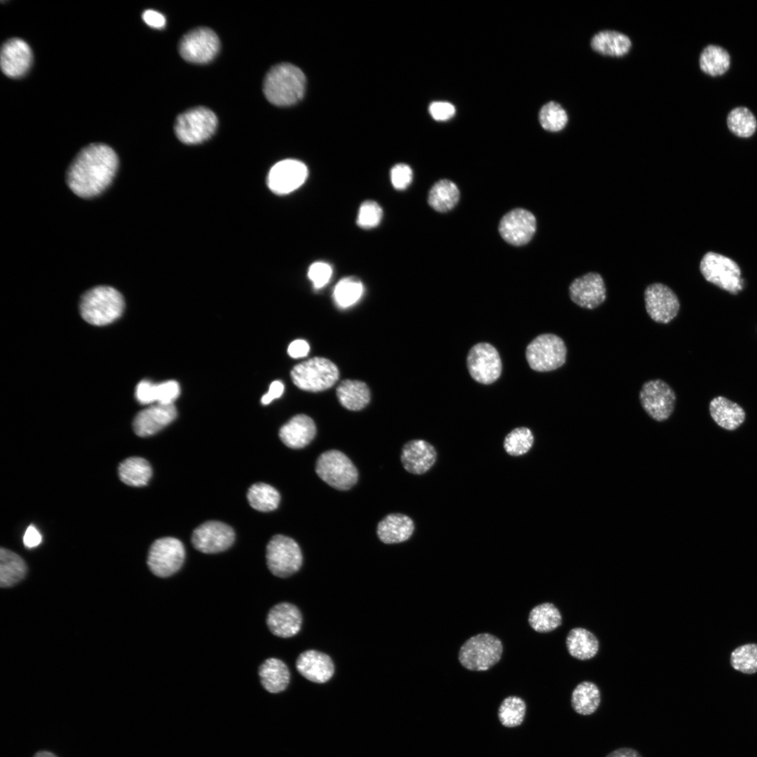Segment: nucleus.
<instances>
[{"instance_id":"nucleus-1","label":"nucleus","mask_w":757,"mask_h":757,"mask_svg":"<svg viewBox=\"0 0 757 757\" xmlns=\"http://www.w3.org/2000/svg\"><path fill=\"white\" fill-rule=\"evenodd\" d=\"M118 166L116 152L102 143L83 148L67 172V183L76 196L89 198L102 193L111 183Z\"/></svg>"},{"instance_id":"nucleus-2","label":"nucleus","mask_w":757,"mask_h":757,"mask_svg":"<svg viewBox=\"0 0 757 757\" xmlns=\"http://www.w3.org/2000/svg\"><path fill=\"white\" fill-rule=\"evenodd\" d=\"M306 77L302 71L290 63L273 66L266 74L263 92L271 103L277 106H289L304 96Z\"/></svg>"},{"instance_id":"nucleus-3","label":"nucleus","mask_w":757,"mask_h":757,"mask_svg":"<svg viewBox=\"0 0 757 757\" xmlns=\"http://www.w3.org/2000/svg\"><path fill=\"white\" fill-rule=\"evenodd\" d=\"M125 303L121 294L112 287L97 286L81 296L80 313L88 323L102 326L118 318L124 309Z\"/></svg>"},{"instance_id":"nucleus-4","label":"nucleus","mask_w":757,"mask_h":757,"mask_svg":"<svg viewBox=\"0 0 757 757\" xmlns=\"http://www.w3.org/2000/svg\"><path fill=\"white\" fill-rule=\"evenodd\" d=\"M503 650L501 641L489 633L469 638L458 652L461 664L470 671H486L499 662Z\"/></svg>"},{"instance_id":"nucleus-5","label":"nucleus","mask_w":757,"mask_h":757,"mask_svg":"<svg viewBox=\"0 0 757 757\" xmlns=\"http://www.w3.org/2000/svg\"><path fill=\"white\" fill-rule=\"evenodd\" d=\"M339 371L331 360L315 357L295 365L291 378L299 388L308 392H320L332 387L338 381Z\"/></svg>"},{"instance_id":"nucleus-6","label":"nucleus","mask_w":757,"mask_h":757,"mask_svg":"<svg viewBox=\"0 0 757 757\" xmlns=\"http://www.w3.org/2000/svg\"><path fill=\"white\" fill-rule=\"evenodd\" d=\"M315 472L326 484L339 491L352 488L358 479V472L350 458L343 452L331 449L322 453L315 463Z\"/></svg>"},{"instance_id":"nucleus-7","label":"nucleus","mask_w":757,"mask_h":757,"mask_svg":"<svg viewBox=\"0 0 757 757\" xmlns=\"http://www.w3.org/2000/svg\"><path fill=\"white\" fill-rule=\"evenodd\" d=\"M567 349L559 336L547 333L538 335L527 346L526 358L530 367L536 371L557 369L564 364Z\"/></svg>"},{"instance_id":"nucleus-8","label":"nucleus","mask_w":757,"mask_h":757,"mask_svg":"<svg viewBox=\"0 0 757 757\" xmlns=\"http://www.w3.org/2000/svg\"><path fill=\"white\" fill-rule=\"evenodd\" d=\"M217 124V118L212 111L198 107L179 114L176 118L174 130L182 142L196 144L210 138L216 131Z\"/></svg>"},{"instance_id":"nucleus-9","label":"nucleus","mask_w":757,"mask_h":757,"mask_svg":"<svg viewBox=\"0 0 757 757\" xmlns=\"http://www.w3.org/2000/svg\"><path fill=\"white\" fill-rule=\"evenodd\" d=\"M268 568L274 575L287 578L296 573L302 566L301 548L292 538L278 534L271 538L266 546Z\"/></svg>"},{"instance_id":"nucleus-10","label":"nucleus","mask_w":757,"mask_h":757,"mask_svg":"<svg viewBox=\"0 0 757 757\" xmlns=\"http://www.w3.org/2000/svg\"><path fill=\"white\" fill-rule=\"evenodd\" d=\"M700 269L706 280L732 294H737L744 287L737 264L722 254L714 252L706 253L700 261Z\"/></svg>"},{"instance_id":"nucleus-11","label":"nucleus","mask_w":757,"mask_h":757,"mask_svg":"<svg viewBox=\"0 0 757 757\" xmlns=\"http://www.w3.org/2000/svg\"><path fill=\"white\" fill-rule=\"evenodd\" d=\"M185 559V550L182 543L172 537L161 538L151 545L147 564L150 571L156 576L166 578L177 572Z\"/></svg>"},{"instance_id":"nucleus-12","label":"nucleus","mask_w":757,"mask_h":757,"mask_svg":"<svg viewBox=\"0 0 757 757\" xmlns=\"http://www.w3.org/2000/svg\"><path fill=\"white\" fill-rule=\"evenodd\" d=\"M639 397L643 410L656 421L667 420L674 410L676 394L671 387L662 379L645 382Z\"/></svg>"},{"instance_id":"nucleus-13","label":"nucleus","mask_w":757,"mask_h":757,"mask_svg":"<svg viewBox=\"0 0 757 757\" xmlns=\"http://www.w3.org/2000/svg\"><path fill=\"white\" fill-rule=\"evenodd\" d=\"M220 41L214 31L207 27L193 29L181 39L179 53L187 62L205 64L217 55Z\"/></svg>"},{"instance_id":"nucleus-14","label":"nucleus","mask_w":757,"mask_h":757,"mask_svg":"<svg viewBox=\"0 0 757 757\" xmlns=\"http://www.w3.org/2000/svg\"><path fill=\"white\" fill-rule=\"evenodd\" d=\"M467 367L471 377L484 385L495 382L502 371V362L498 350L491 344L485 342L478 343L470 349Z\"/></svg>"},{"instance_id":"nucleus-15","label":"nucleus","mask_w":757,"mask_h":757,"mask_svg":"<svg viewBox=\"0 0 757 757\" xmlns=\"http://www.w3.org/2000/svg\"><path fill=\"white\" fill-rule=\"evenodd\" d=\"M646 312L655 322L667 324L674 319L680 309V302L674 292L661 282L649 285L644 290Z\"/></svg>"},{"instance_id":"nucleus-16","label":"nucleus","mask_w":757,"mask_h":757,"mask_svg":"<svg viewBox=\"0 0 757 757\" xmlns=\"http://www.w3.org/2000/svg\"><path fill=\"white\" fill-rule=\"evenodd\" d=\"M234 540L233 528L218 521H208L202 524L193 531L191 537L195 549L206 554L226 550L233 545Z\"/></svg>"},{"instance_id":"nucleus-17","label":"nucleus","mask_w":757,"mask_h":757,"mask_svg":"<svg viewBox=\"0 0 757 757\" xmlns=\"http://www.w3.org/2000/svg\"><path fill=\"white\" fill-rule=\"evenodd\" d=\"M536 230V219L530 211L515 208L506 213L500 219L498 231L507 243L521 246L528 243Z\"/></svg>"},{"instance_id":"nucleus-18","label":"nucleus","mask_w":757,"mask_h":757,"mask_svg":"<svg viewBox=\"0 0 757 757\" xmlns=\"http://www.w3.org/2000/svg\"><path fill=\"white\" fill-rule=\"evenodd\" d=\"M307 177L308 168L304 163L287 159L271 168L267 177V184L273 193L284 195L301 186Z\"/></svg>"},{"instance_id":"nucleus-19","label":"nucleus","mask_w":757,"mask_h":757,"mask_svg":"<svg viewBox=\"0 0 757 757\" xmlns=\"http://www.w3.org/2000/svg\"><path fill=\"white\" fill-rule=\"evenodd\" d=\"M571 301L586 309H594L601 305L606 298V289L602 276L596 272H589L575 278L568 287Z\"/></svg>"},{"instance_id":"nucleus-20","label":"nucleus","mask_w":757,"mask_h":757,"mask_svg":"<svg viewBox=\"0 0 757 757\" xmlns=\"http://www.w3.org/2000/svg\"><path fill=\"white\" fill-rule=\"evenodd\" d=\"M177 414L173 404L157 403L136 415L132 423L133 430L139 437L153 435L173 421Z\"/></svg>"},{"instance_id":"nucleus-21","label":"nucleus","mask_w":757,"mask_h":757,"mask_svg":"<svg viewBox=\"0 0 757 757\" xmlns=\"http://www.w3.org/2000/svg\"><path fill=\"white\" fill-rule=\"evenodd\" d=\"M32 62V50L22 39L13 38L3 44L0 63L2 71L7 76L18 78L23 76Z\"/></svg>"},{"instance_id":"nucleus-22","label":"nucleus","mask_w":757,"mask_h":757,"mask_svg":"<svg viewBox=\"0 0 757 757\" xmlns=\"http://www.w3.org/2000/svg\"><path fill=\"white\" fill-rule=\"evenodd\" d=\"M302 620L301 613L297 606L289 602H281L270 609L266 624L274 635L289 638L300 631Z\"/></svg>"},{"instance_id":"nucleus-23","label":"nucleus","mask_w":757,"mask_h":757,"mask_svg":"<svg viewBox=\"0 0 757 757\" xmlns=\"http://www.w3.org/2000/svg\"><path fill=\"white\" fill-rule=\"evenodd\" d=\"M437 453L435 447L423 439H413L402 449L401 462L409 473L423 475L435 463Z\"/></svg>"},{"instance_id":"nucleus-24","label":"nucleus","mask_w":757,"mask_h":757,"mask_svg":"<svg viewBox=\"0 0 757 757\" xmlns=\"http://www.w3.org/2000/svg\"><path fill=\"white\" fill-rule=\"evenodd\" d=\"M298 672L310 681L325 683L332 677L334 664L331 657L315 650L301 653L296 659Z\"/></svg>"},{"instance_id":"nucleus-25","label":"nucleus","mask_w":757,"mask_h":757,"mask_svg":"<svg viewBox=\"0 0 757 757\" xmlns=\"http://www.w3.org/2000/svg\"><path fill=\"white\" fill-rule=\"evenodd\" d=\"M317 432L313 420L306 414H297L290 418L279 430L280 440L287 447L299 449L309 444Z\"/></svg>"},{"instance_id":"nucleus-26","label":"nucleus","mask_w":757,"mask_h":757,"mask_svg":"<svg viewBox=\"0 0 757 757\" xmlns=\"http://www.w3.org/2000/svg\"><path fill=\"white\" fill-rule=\"evenodd\" d=\"M566 646L568 653L573 658L587 661L596 656L600 649V642L590 630L575 627L568 631L566 638Z\"/></svg>"},{"instance_id":"nucleus-27","label":"nucleus","mask_w":757,"mask_h":757,"mask_svg":"<svg viewBox=\"0 0 757 757\" xmlns=\"http://www.w3.org/2000/svg\"><path fill=\"white\" fill-rule=\"evenodd\" d=\"M414 531V524L409 517L400 513H392L379 521L376 533L381 542L394 544L407 540Z\"/></svg>"},{"instance_id":"nucleus-28","label":"nucleus","mask_w":757,"mask_h":757,"mask_svg":"<svg viewBox=\"0 0 757 757\" xmlns=\"http://www.w3.org/2000/svg\"><path fill=\"white\" fill-rule=\"evenodd\" d=\"M711 418L721 428L734 430L744 421L745 412L738 404L726 397H714L709 404Z\"/></svg>"},{"instance_id":"nucleus-29","label":"nucleus","mask_w":757,"mask_h":757,"mask_svg":"<svg viewBox=\"0 0 757 757\" xmlns=\"http://www.w3.org/2000/svg\"><path fill=\"white\" fill-rule=\"evenodd\" d=\"M259 676L264 688L271 693L285 690L290 681L288 667L282 660L275 657L266 660L259 666Z\"/></svg>"},{"instance_id":"nucleus-30","label":"nucleus","mask_w":757,"mask_h":757,"mask_svg":"<svg viewBox=\"0 0 757 757\" xmlns=\"http://www.w3.org/2000/svg\"><path fill=\"white\" fill-rule=\"evenodd\" d=\"M590 46L601 55L621 57L628 53L632 41L628 36L620 32L603 30L592 37Z\"/></svg>"},{"instance_id":"nucleus-31","label":"nucleus","mask_w":757,"mask_h":757,"mask_svg":"<svg viewBox=\"0 0 757 757\" xmlns=\"http://www.w3.org/2000/svg\"><path fill=\"white\" fill-rule=\"evenodd\" d=\"M336 396L346 409L359 411L369 402L371 394L368 386L358 380L346 379L336 387Z\"/></svg>"},{"instance_id":"nucleus-32","label":"nucleus","mask_w":757,"mask_h":757,"mask_svg":"<svg viewBox=\"0 0 757 757\" xmlns=\"http://www.w3.org/2000/svg\"><path fill=\"white\" fill-rule=\"evenodd\" d=\"M601 699V692L597 685L590 681H583L573 688L571 705L575 713L589 716L598 709Z\"/></svg>"},{"instance_id":"nucleus-33","label":"nucleus","mask_w":757,"mask_h":757,"mask_svg":"<svg viewBox=\"0 0 757 757\" xmlns=\"http://www.w3.org/2000/svg\"><path fill=\"white\" fill-rule=\"evenodd\" d=\"M460 198L457 186L451 180L444 179L435 182L430 189L428 198L429 205L439 212L453 209Z\"/></svg>"},{"instance_id":"nucleus-34","label":"nucleus","mask_w":757,"mask_h":757,"mask_svg":"<svg viewBox=\"0 0 757 757\" xmlns=\"http://www.w3.org/2000/svg\"><path fill=\"white\" fill-rule=\"evenodd\" d=\"M120 479L132 486H143L147 484L152 475L149 462L141 457H130L122 461L118 470Z\"/></svg>"},{"instance_id":"nucleus-35","label":"nucleus","mask_w":757,"mask_h":757,"mask_svg":"<svg viewBox=\"0 0 757 757\" xmlns=\"http://www.w3.org/2000/svg\"><path fill=\"white\" fill-rule=\"evenodd\" d=\"M27 568L25 561L15 552L0 549V586L11 587L22 580Z\"/></svg>"},{"instance_id":"nucleus-36","label":"nucleus","mask_w":757,"mask_h":757,"mask_svg":"<svg viewBox=\"0 0 757 757\" xmlns=\"http://www.w3.org/2000/svg\"><path fill=\"white\" fill-rule=\"evenodd\" d=\"M527 714V704L521 697L509 695L500 703L497 718L505 728H519L524 723Z\"/></svg>"},{"instance_id":"nucleus-37","label":"nucleus","mask_w":757,"mask_h":757,"mask_svg":"<svg viewBox=\"0 0 757 757\" xmlns=\"http://www.w3.org/2000/svg\"><path fill=\"white\" fill-rule=\"evenodd\" d=\"M528 621L529 625L536 632L548 633L561 625L562 616L554 604L545 602L531 609Z\"/></svg>"},{"instance_id":"nucleus-38","label":"nucleus","mask_w":757,"mask_h":757,"mask_svg":"<svg viewBox=\"0 0 757 757\" xmlns=\"http://www.w3.org/2000/svg\"><path fill=\"white\" fill-rule=\"evenodd\" d=\"M730 63V58L727 50L718 46H707L700 57L702 71L713 76L724 74L728 69Z\"/></svg>"},{"instance_id":"nucleus-39","label":"nucleus","mask_w":757,"mask_h":757,"mask_svg":"<svg viewBox=\"0 0 757 757\" xmlns=\"http://www.w3.org/2000/svg\"><path fill=\"white\" fill-rule=\"evenodd\" d=\"M247 497L252 507L264 512L275 510L280 500V493L274 487L261 482L251 486Z\"/></svg>"},{"instance_id":"nucleus-40","label":"nucleus","mask_w":757,"mask_h":757,"mask_svg":"<svg viewBox=\"0 0 757 757\" xmlns=\"http://www.w3.org/2000/svg\"><path fill=\"white\" fill-rule=\"evenodd\" d=\"M362 292L363 285L360 280L355 276H348L340 280L336 285L333 299L339 308H346L355 304Z\"/></svg>"},{"instance_id":"nucleus-41","label":"nucleus","mask_w":757,"mask_h":757,"mask_svg":"<svg viewBox=\"0 0 757 757\" xmlns=\"http://www.w3.org/2000/svg\"><path fill=\"white\" fill-rule=\"evenodd\" d=\"M533 442L534 437L529 428L517 427L505 436L503 448L507 454L512 456H520L529 451Z\"/></svg>"},{"instance_id":"nucleus-42","label":"nucleus","mask_w":757,"mask_h":757,"mask_svg":"<svg viewBox=\"0 0 757 757\" xmlns=\"http://www.w3.org/2000/svg\"><path fill=\"white\" fill-rule=\"evenodd\" d=\"M727 123L730 130L737 136L749 137L756 129V120L752 112L746 107H737L728 114Z\"/></svg>"},{"instance_id":"nucleus-43","label":"nucleus","mask_w":757,"mask_h":757,"mask_svg":"<svg viewBox=\"0 0 757 757\" xmlns=\"http://www.w3.org/2000/svg\"><path fill=\"white\" fill-rule=\"evenodd\" d=\"M541 126L550 132H558L564 129L568 123L566 110L558 103L551 101L544 104L539 112Z\"/></svg>"},{"instance_id":"nucleus-44","label":"nucleus","mask_w":757,"mask_h":757,"mask_svg":"<svg viewBox=\"0 0 757 757\" xmlns=\"http://www.w3.org/2000/svg\"><path fill=\"white\" fill-rule=\"evenodd\" d=\"M730 664L735 669L745 674L757 672V644L749 643L735 649Z\"/></svg>"},{"instance_id":"nucleus-45","label":"nucleus","mask_w":757,"mask_h":757,"mask_svg":"<svg viewBox=\"0 0 757 757\" xmlns=\"http://www.w3.org/2000/svg\"><path fill=\"white\" fill-rule=\"evenodd\" d=\"M383 217L381 207L376 201H364L359 209L357 224L363 229H370L379 224Z\"/></svg>"},{"instance_id":"nucleus-46","label":"nucleus","mask_w":757,"mask_h":757,"mask_svg":"<svg viewBox=\"0 0 757 757\" xmlns=\"http://www.w3.org/2000/svg\"><path fill=\"white\" fill-rule=\"evenodd\" d=\"M332 275L329 264L323 261L312 264L308 269V277L315 289H320L327 284Z\"/></svg>"},{"instance_id":"nucleus-47","label":"nucleus","mask_w":757,"mask_h":757,"mask_svg":"<svg viewBox=\"0 0 757 757\" xmlns=\"http://www.w3.org/2000/svg\"><path fill=\"white\" fill-rule=\"evenodd\" d=\"M390 175L392 184L397 190L406 189L410 185L413 179L411 168L404 163H398L394 165L390 170Z\"/></svg>"},{"instance_id":"nucleus-48","label":"nucleus","mask_w":757,"mask_h":757,"mask_svg":"<svg viewBox=\"0 0 757 757\" xmlns=\"http://www.w3.org/2000/svg\"><path fill=\"white\" fill-rule=\"evenodd\" d=\"M180 393L179 383L175 381H168L156 384V401L164 404H173Z\"/></svg>"},{"instance_id":"nucleus-49","label":"nucleus","mask_w":757,"mask_h":757,"mask_svg":"<svg viewBox=\"0 0 757 757\" xmlns=\"http://www.w3.org/2000/svg\"><path fill=\"white\" fill-rule=\"evenodd\" d=\"M454 106L447 102H434L429 107L432 117L439 121L449 120L455 114Z\"/></svg>"},{"instance_id":"nucleus-50","label":"nucleus","mask_w":757,"mask_h":757,"mask_svg":"<svg viewBox=\"0 0 757 757\" xmlns=\"http://www.w3.org/2000/svg\"><path fill=\"white\" fill-rule=\"evenodd\" d=\"M135 397L142 404L156 402V384L147 380L140 381L136 387Z\"/></svg>"},{"instance_id":"nucleus-51","label":"nucleus","mask_w":757,"mask_h":757,"mask_svg":"<svg viewBox=\"0 0 757 757\" xmlns=\"http://www.w3.org/2000/svg\"><path fill=\"white\" fill-rule=\"evenodd\" d=\"M310 350L308 343L302 339L293 341L288 346L287 353L293 358L303 357L308 355Z\"/></svg>"},{"instance_id":"nucleus-52","label":"nucleus","mask_w":757,"mask_h":757,"mask_svg":"<svg viewBox=\"0 0 757 757\" xmlns=\"http://www.w3.org/2000/svg\"><path fill=\"white\" fill-rule=\"evenodd\" d=\"M142 19L150 27L162 28L165 25V17L159 12L146 10L142 14Z\"/></svg>"},{"instance_id":"nucleus-53","label":"nucleus","mask_w":757,"mask_h":757,"mask_svg":"<svg viewBox=\"0 0 757 757\" xmlns=\"http://www.w3.org/2000/svg\"><path fill=\"white\" fill-rule=\"evenodd\" d=\"M42 540V537L36 527L31 524L29 525L23 536V543L28 547L32 548L39 545Z\"/></svg>"},{"instance_id":"nucleus-54","label":"nucleus","mask_w":757,"mask_h":757,"mask_svg":"<svg viewBox=\"0 0 757 757\" xmlns=\"http://www.w3.org/2000/svg\"><path fill=\"white\" fill-rule=\"evenodd\" d=\"M284 391V385L280 381H274L271 383L269 390L261 399L263 404H268L273 400L280 397Z\"/></svg>"},{"instance_id":"nucleus-55","label":"nucleus","mask_w":757,"mask_h":757,"mask_svg":"<svg viewBox=\"0 0 757 757\" xmlns=\"http://www.w3.org/2000/svg\"><path fill=\"white\" fill-rule=\"evenodd\" d=\"M605 757H643L636 749L620 747L608 753Z\"/></svg>"},{"instance_id":"nucleus-56","label":"nucleus","mask_w":757,"mask_h":757,"mask_svg":"<svg viewBox=\"0 0 757 757\" xmlns=\"http://www.w3.org/2000/svg\"><path fill=\"white\" fill-rule=\"evenodd\" d=\"M34 757H56V756L53 753H50L49 751H39L37 753H36Z\"/></svg>"}]
</instances>
